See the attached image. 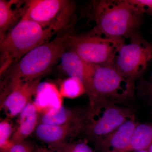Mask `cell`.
Instances as JSON below:
<instances>
[{"mask_svg": "<svg viewBox=\"0 0 152 152\" xmlns=\"http://www.w3.org/2000/svg\"><path fill=\"white\" fill-rule=\"evenodd\" d=\"M72 33L68 30L60 33L54 39L29 52L0 75V100L17 86L42 78L51 70L67 50L69 37Z\"/></svg>", "mask_w": 152, "mask_h": 152, "instance_id": "1", "label": "cell"}, {"mask_svg": "<svg viewBox=\"0 0 152 152\" xmlns=\"http://www.w3.org/2000/svg\"><path fill=\"white\" fill-rule=\"evenodd\" d=\"M88 11L92 29L115 39H129L138 31L143 16L129 0L93 1Z\"/></svg>", "mask_w": 152, "mask_h": 152, "instance_id": "2", "label": "cell"}, {"mask_svg": "<svg viewBox=\"0 0 152 152\" xmlns=\"http://www.w3.org/2000/svg\"><path fill=\"white\" fill-rule=\"evenodd\" d=\"M56 33L23 18L0 41V75L29 52L50 41Z\"/></svg>", "mask_w": 152, "mask_h": 152, "instance_id": "3", "label": "cell"}, {"mask_svg": "<svg viewBox=\"0 0 152 152\" xmlns=\"http://www.w3.org/2000/svg\"><path fill=\"white\" fill-rule=\"evenodd\" d=\"M135 117L134 111L130 108L118 105L104 98L96 99L89 102L86 110L84 134L95 143Z\"/></svg>", "mask_w": 152, "mask_h": 152, "instance_id": "4", "label": "cell"}, {"mask_svg": "<svg viewBox=\"0 0 152 152\" xmlns=\"http://www.w3.org/2000/svg\"><path fill=\"white\" fill-rule=\"evenodd\" d=\"M124 42V39L110 37L92 29L84 34L71 33L67 50L90 64L114 66L117 52Z\"/></svg>", "mask_w": 152, "mask_h": 152, "instance_id": "5", "label": "cell"}, {"mask_svg": "<svg viewBox=\"0 0 152 152\" xmlns=\"http://www.w3.org/2000/svg\"><path fill=\"white\" fill-rule=\"evenodd\" d=\"M77 5L69 0L25 1L23 18L56 33L70 29L75 20Z\"/></svg>", "mask_w": 152, "mask_h": 152, "instance_id": "6", "label": "cell"}, {"mask_svg": "<svg viewBox=\"0 0 152 152\" xmlns=\"http://www.w3.org/2000/svg\"><path fill=\"white\" fill-rule=\"evenodd\" d=\"M134 81L114 66L95 65L87 94L89 102L104 98L115 103L124 102L134 97Z\"/></svg>", "mask_w": 152, "mask_h": 152, "instance_id": "7", "label": "cell"}, {"mask_svg": "<svg viewBox=\"0 0 152 152\" xmlns=\"http://www.w3.org/2000/svg\"><path fill=\"white\" fill-rule=\"evenodd\" d=\"M123 43L116 55L114 67L134 81L147 69L152 62V42L146 40L138 31Z\"/></svg>", "mask_w": 152, "mask_h": 152, "instance_id": "8", "label": "cell"}, {"mask_svg": "<svg viewBox=\"0 0 152 152\" xmlns=\"http://www.w3.org/2000/svg\"><path fill=\"white\" fill-rule=\"evenodd\" d=\"M85 127L75 125H55L39 124L33 134L49 148L61 151L69 140L84 133Z\"/></svg>", "mask_w": 152, "mask_h": 152, "instance_id": "9", "label": "cell"}, {"mask_svg": "<svg viewBox=\"0 0 152 152\" xmlns=\"http://www.w3.org/2000/svg\"><path fill=\"white\" fill-rule=\"evenodd\" d=\"M42 78L25 82L17 86L1 100V110L7 118L18 116L26 106L32 101Z\"/></svg>", "mask_w": 152, "mask_h": 152, "instance_id": "10", "label": "cell"}, {"mask_svg": "<svg viewBox=\"0 0 152 152\" xmlns=\"http://www.w3.org/2000/svg\"><path fill=\"white\" fill-rule=\"evenodd\" d=\"M138 124L135 117L126 121L95 143V146L101 152H127Z\"/></svg>", "mask_w": 152, "mask_h": 152, "instance_id": "11", "label": "cell"}, {"mask_svg": "<svg viewBox=\"0 0 152 152\" xmlns=\"http://www.w3.org/2000/svg\"><path fill=\"white\" fill-rule=\"evenodd\" d=\"M86 110L62 106L40 113L39 124L55 125H75L85 127Z\"/></svg>", "mask_w": 152, "mask_h": 152, "instance_id": "12", "label": "cell"}, {"mask_svg": "<svg viewBox=\"0 0 152 152\" xmlns=\"http://www.w3.org/2000/svg\"><path fill=\"white\" fill-rule=\"evenodd\" d=\"M60 61L61 68L64 72L69 77L80 80L87 91L95 65L87 62L75 53L68 50L62 55Z\"/></svg>", "mask_w": 152, "mask_h": 152, "instance_id": "13", "label": "cell"}, {"mask_svg": "<svg viewBox=\"0 0 152 152\" xmlns=\"http://www.w3.org/2000/svg\"><path fill=\"white\" fill-rule=\"evenodd\" d=\"M40 113L34 101L26 106L19 114L11 138L13 144L26 140L34 133L39 124Z\"/></svg>", "mask_w": 152, "mask_h": 152, "instance_id": "14", "label": "cell"}, {"mask_svg": "<svg viewBox=\"0 0 152 152\" xmlns=\"http://www.w3.org/2000/svg\"><path fill=\"white\" fill-rule=\"evenodd\" d=\"M25 1H0V41L20 21L25 14Z\"/></svg>", "mask_w": 152, "mask_h": 152, "instance_id": "15", "label": "cell"}, {"mask_svg": "<svg viewBox=\"0 0 152 152\" xmlns=\"http://www.w3.org/2000/svg\"><path fill=\"white\" fill-rule=\"evenodd\" d=\"M35 97L34 102L40 113L63 106V97L58 89L50 83H40Z\"/></svg>", "mask_w": 152, "mask_h": 152, "instance_id": "16", "label": "cell"}, {"mask_svg": "<svg viewBox=\"0 0 152 152\" xmlns=\"http://www.w3.org/2000/svg\"><path fill=\"white\" fill-rule=\"evenodd\" d=\"M152 144V123L139 124L127 152L148 150Z\"/></svg>", "mask_w": 152, "mask_h": 152, "instance_id": "17", "label": "cell"}, {"mask_svg": "<svg viewBox=\"0 0 152 152\" xmlns=\"http://www.w3.org/2000/svg\"><path fill=\"white\" fill-rule=\"evenodd\" d=\"M59 91L62 97L75 99L87 93L85 85L79 79L69 77L60 84Z\"/></svg>", "mask_w": 152, "mask_h": 152, "instance_id": "18", "label": "cell"}, {"mask_svg": "<svg viewBox=\"0 0 152 152\" xmlns=\"http://www.w3.org/2000/svg\"><path fill=\"white\" fill-rule=\"evenodd\" d=\"M14 127L10 119L7 118L1 119L0 122V152H10L13 145L11 138Z\"/></svg>", "mask_w": 152, "mask_h": 152, "instance_id": "19", "label": "cell"}, {"mask_svg": "<svg viewBox=\"0 0 152 152\" xmlns=\"http://www.w3.org/2000/svg\"><path fill=\"white\" fill-rule=\"evenodd\" d=\"M61 151V152H95L86 140L69 142Z\"/></svg>", "mask_w": 152, "mask_h": 152, "instance_id": "20", "label": "cell"}, {"mask_svg": "<svg viewBox=\"0 0 152 152\" xmlns=\"http://www.w3.org/2000/svg\"><path fill=\"white\" fill-rule=\"evenodd\" d=\"M129 1L142 15L147 14L152 17V0H129Z\"/></svg>", "mask_w": 152, "mask_h": 152, "instance_id": "21", "label": "cell"}, {"mask_svg": "<svg viewBox=\"0 0 152 152\" xmlns=\"http://www.w3.org/2000/svg\"><path fill=\"white\" fill-rule=\"evenodd\" d=\"M139 91L147 102L152 105V73L150 77L140 86Z\"/></svg>", "mask_w": 152, "mask_h": 152, "instance_id": "22", "label": "cell"}, {"mask_svg": "<svg viewBox=\"0 0 152 152\" xmlns=\"http://www.w3.org/2000/svg\"><path fill=\"white\" fill-rule=\"evenodd\" d=\"M35 146L32 142L26 140L18 143L13 144L10 152H34Z\"/></svg>", "mask_w": 152, "mask_h": 152, "instance_id": "23", "label": "cell"}, {"mask_svg": "<svg viewBox=\"0 0 152 152\" xmlns=\"http://www.w3.org/2000/svg\"><path fill=\"white\" fill-rule=\"evenodd\" d=\"M34 152H61V151L49 148L48 147L36 145Z\"/></svg>", "mask_w": 152, "mask_h": 152, "instance_id": "24", "label": "cell"}, {"mask_svg": "<svg viewBox=\"0 0 152 152\" xmlns=\"http://www.w3.org/2000/svg\"><path fill=\"white\" fill-rule=\"evenodd\" d=\"M147 150H148V152H152V144L150 146Z\"/></svg>", "mask_w": 152, "mask_h": 152, "instance_id": "25", "label": "cell"}, {"mask_svg": "<svg viewBox=\"0 0 152 152\" xmlns=\"http://www.w3.org/2000/svg\"><path fill=\"white\" fill-rule=\"evenodd\" d=\"M134 152H148V150H140V151H135Z\"/></svg>", "mask_w": 152, "mask_h": 152, "instance_id": "26", "label": "cell"}]
</instances>
